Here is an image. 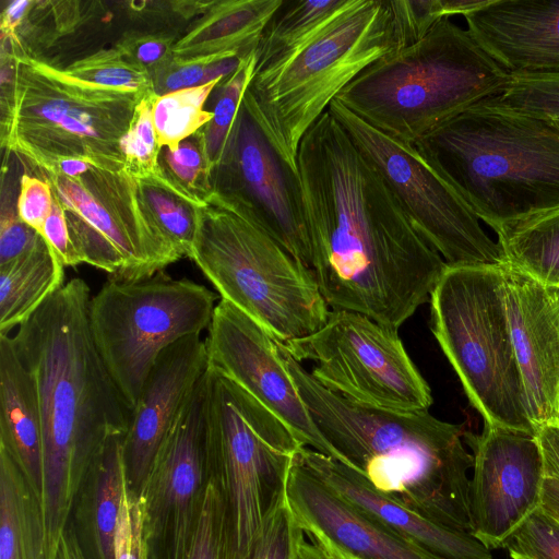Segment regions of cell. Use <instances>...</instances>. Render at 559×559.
<instances>
[{"mask_svg":"<svg viewBox=\"0 0 559 559\" xmlns=\"http://www.w3.org/2000/svg\"><path fill=\"white\" fill-rule=\"evenodd\" d=\"M297 166L311 271L326 305L397 330L448 264L329 108L301 139Z\"/></svg>","mask_w":559,"mask_h":559,"instance_id":"6da1fadb","label":"cell"},{"mask_svg":"<svg viewBox=\"0 0 559 559\" xmlns=\"http://www.w3.org/2000/svg\"><path fill=\"white\" fill-rule=\"evenodd\" d=\"M91 299L87 283L74 277L11 336L40 412L46 559L56 557L81 481L106 442L124 436L130 423L131 409L92 336Z\"/></svg>","mask_w":559,"mask_h":559,"instance_id":"7a4b0ae2","label":"cell"},{"mask_svg":"<svg viewBox=\"0 0 559 559\" xmlns=\"http://www.w3.org/2000/svg\"><path fill=\"white\" fill-rule=\"evenodd\" d=\"M312 421L341 461L381 493L440 525L472 533L469 471L463 425L426 411L357 404L324 388L278 343Z\"/></svg>","mask_w":559,"mask_h":559,"instance_id":"3957f363","label":"cell"},{"mask_svg":"<svg viewBox=\"0 0 559 559\" xmlns=\"http://www.w3.org/2000/svg\"><path fill=\"white\" fill-rule=\"evenodd\" d=\"M415 147L495 231L559 206V121L492 97L455 115Z\"/></svg>","mask_w":559,"mask_h":559,"instance_id":"277c9868","label":"cell"},{"mask_svg":"<svg viewBox=\"0 0 559 559\" xmlns=\"http://www.w3.org/2000/svg\"><path fill=\"white\" fill-rule=\"evenodd\" d=\"M511 75L450 17L366 68L336 96L356 117L415 144L464 109L500 95Z\"/></svg>","mask_w":559,"mask_h":559,"instance_id":"5b68a950","label":"cell"},{"mask_svg":"<svg viewBox=\"0 0 559 559\" xmlns=\"http://www.w3.org/2000/svg\"><path fill=\"white\" fill-rule=\"evenodd\" d=\"M225 299L285 343L319 330L330 308L312 271L214 188L198 206L189 257Z\"/></svg>","mask_w":559,"mask_h":559,"instance_id":"8992f818","label":"cell"},{"mask_svg":"<svg viewBox=\"0 0 559 559\" xmlns=\"http://www.w3.org/2000/svg\"><path fill=\"white\" fill-rule=\"evenodd\" d=\"M401 48L392 1L356 0L286 60L254 72L242 102L298 170V148L309 128L366 68Z\"/></svg>","mask_w":559,"mask_h":559,"instance_id":"52a82bcc","label":"cell"},{"mask_svg":"<svg viewBox=\"0 0 559 559\" xmlns=\"http://www.w3.org/2000/svg\"><path fill=\"white\" fill-rule=\"evenodd\" d=\"M10 109L1 116V146L43 173L80 159L124 170L121 141L143 95L83 82L39 58L15 56Z\"/></svg>","mask_w":559,"mask_h":559,"instance_id":"ba28073f","label":"cell"},{"mask_svg":"<svg viewBox=\"0 0 559 559\" xmlns=\"http://www.w3.org/2000/svg\"><path fill=\"white\" fill-rule=\"evenodd\" d=\"M500 264L447 265L429 298L431 331L484 424L535 433L511 341Z\"/></svg>","mask_w":559,"mask_h":559,"instance_id":"9c48e42d","label":"cell"},{"mask_svg":"<svg viewBox=\"0 0 559 559\" xmlns=\"http://www.w3.org/2000/svg\"><path fill=\"white\" fill-rule=\"evenodd\" d=\"M207 469L225 493L231 559H243L285 497L296 453L292 429L218 369L207 368Z\"/></svg>","mask_w":559,"mask_h":559,"instance_id":"30bf717a","label":"cell"},{"mask_svg":"<svg viewBox=\"0 0 559 559\" xmlns=\"http://www.w3.org/2000/svg\"><path fill=\"white\" fill-rule=\"evenodd\" d=\"M217 298L206 286L164 271L138 281L109 278L92 297L95 346L131 411L162 352L209 329Z\"/></svg>","mask_w":559,"mask_h":559,"instance_id":"8fae6325","label":"cell"},{"mask_svg":"<svg viewBox=\"0 0 559 559\" xmlns=\"http://www.w3.org/2000/svg\"><path fill=\"white\" fill-rule=\"evenodd\" d=\"M284 346L297 361L313 362L310 373L324 388L357 404L415 412L433 402L397 330L362 313L330 310L319 330Z\"/></svg>","mask_w":559,"mask_h":559,"instance_id":"7c38bea8","label":"cell"},{"mask_svg":"<svg viewBox=\"0 0 559 559\" xmlns=\"http://www.w3.org/2000/svg\"><path fill=\"white\" fill-rule=\"evenodd\" d=\"M44 178L66 212L79 264L100 269L110 278L138 281L181 259L151 224L138 182L124 170L91 166L75 178Z\"/></svg>","mask_w":559,"mask_h":559,"instance_id":"4fadbf2b","label":"cell"},{"mask_svg":"<svg viewBox=\"0 0 559 559\" xmlns=\"http://www.w3.org/2000/svg\"><path fill=\"white\" fill-rule=\"evenodd\" d=\"M329 110L374 164L418 234L448 265L504 261L499 243L415 145L374 129L336 99Z\"/></svg>","mask_w":559,"mask_h":559,"instance_id":"5bb4252c","label":"cell"},{"mask_svg":"<svg viewBox=\"0 0 559 559\" xmlns=\"http://www.w3.org/2000/svg\"><path fill=\"white\" fill-rule=\"evenodd\" d=\"M207 394L206 370L163 441L140 492L148 559H188L209 474Z\"/></svg>","mask_w":559,"mask_h":559,"instance_id":"9a60e30c","label":"cell"},{"mask_svg":"<svg viewBox=\"0 0 559 559\" xmlns=\"http://www.w3.org/2000/svg\"><path fill=\"white\" fill-rule=\"evenodd\" d=\"M214 188L228 194L252 222L311 270L299 171L281 156L243 102L214 173Z\"/></svg>","mask_w":559,"mask_h":559,"instance_id":"2e32d148","label":"cell"},{"mask_svg":"<svg viewBox=\"0 0 559 559\" xmlns=\"http://www.w3.org/2000/svg\"><path fill=\"white\" fill-rule=\"evenodd\" d=\"M473 450L469 484L472 534L488 549L502 547L542 500L544 466L535 433L484 424L465 431Z\"/></svg>","mask_w":559,"mask_h":559,"instance_id":"e0dca14e","label":"cell"},{"mask_svg":"<svg viewBox=\"0 0 559 559\" xmlns=\"http://www.w3.org/2000/svg\"><path fill=\"white\" fill-rule=\"evenodd\" d=\"M278 343L267 329L229 301L221 299L215 306L205 338L209 365L281 418L305 447L341 461L312 421Z\"/></svg>","mask_w":559,"mask_h":559,"instance_id":"ac0fdd59","label":"cell"},{"mask_svg":"<svg viewBox=\"0 0 559 559\" xmlns=\"http://www.w3.org/2000/svg\"><path fill=\"white\" fill-rule=\"evenodd\" d=\"M285 497L298 526L331 558L442 559L344 499L296 455L288 473Z\"/></svg>","mask_w":559,"mask_h":559,"instance_id":"d6986e66","label":"cell"},{"mask_svg":"<svg viewBox=\"0 0 559 559\" xmlns=\"http://www.w3.org/2000/svg\"><path fill=\"white\" fill-rule=\"evenodd\" d=\"M500 271L526 412L536 430L559 423V328L546 287L504 261Z\"/></svg>","mask_w":559,"mask_h":559,"instance_id":"ffe728a7","label":"cell"},{"mask_svg":"<svg viewBox=\"0 0 559 559\" xmlns=\"http://www.w3.org/2000/svg\"><path fill=\"white\" fill-rule=\"evenodd\" d=\"M207 367L205 341L195 335L167 347L152 368L122 440L128 484L138 495L163 441Z\"/></svg>","mask_w":559,"mask_h":559,"instance_id":"44dd1931","label":"cell"},{"mask_svg":"<svg viewBox=\"0 0 559 559\" xmlns=\"http://www.w3.org/2000/svg\"><path fill=\"white\" fill-rule=\"evenodd\" d=\"M464 17L511 76L559 75V0H488Z\"/></svg>","mask_w":559,"mask_h":559,"instance_id":"7402d4cb","label":"cell"},{"mask_svg":"<svg viewBox=\"0 0 559 559\" xmlns=\"http://www.w3.org/2000/svg\"><path fill=\"white\" fill-rule=\"evenodd\" d=\"M296 457L344 499L384 526L442 559H492L472 533L440 525L378 491L355 468L302 447Z\"/></svg>","mask_w":559,"mask_h":559,"instance_id":"603a6c76","label":"cell"},{"mask_svg":"<svg viewBox=\"0 0 559 559\" xmlns=\"http://www.w3.org/2000/svg\"><path fill=\"white\" fill-rule=\"evenodd\" d=\"M0 445L14 459L41 501L43 429L34 380L10 335L0 334Z\"/></svg>","mask_w":559,"mask_h":559,"instance_id":"cb8c5ba5","label":"cell"},{"mask_svg":"<svg viewBox=\"0 0 559 559\" xmlns=\"http://www.w3.org/2000/svg\"><path fill=\"white\" fill-rule=\"evenodd\" d=\"M283 0H215L177 39L173 56L193 59L217 55L247 56Z\"/></svg>","mask_w":559,"mask_h":559,"instance_id":"d4e9b609","label":"cell"},{"mask_svg":"<svg viewBox=\"0 0 559 559\" xmlns=\"http://www.w3.org/2000/svg\"><path fill=\"white\" fill-rule=\"evenodd\" d=\"M0 559H46L41 501L0 445Z\"/></svg>","mask_w":559,"mask_h":559,"instance_id":"484cf974","label":"cell"},{"mask_svg":"<svg viewBox=\"0 0 559 559\" xmlns=\"http://www.w3.org/2000/svg\"><path fill=\"white\" fill-rule=\"evenodd\" d=\"M64 266L45 238L28 252L0 265V334L26 321L64 283Z\"/></svg>","mask_w":559,"mask_h":559,"instance_id":"4316f807","label":"cell"},{"mask_svg":"<svg viewBox=\"0 0 559 559\" xmlns=\"http://www.w3.org/2000/svg\"><path fill=\"white\" fill-rule=\"evenodd\" d=\"M355 1H283L259 40L254 72L271 69L286 60L350 9Z\"/></svg>","mask_w":559,"mask_h":559,"instance_id":"83f0119b","label":"cell"},{"mask_svg":"<svg viewBox=\"0 0 559 559\" xmlns=\"http://www.w3.org/2000/svg\"><path fill=\"white\" fill-rule=\"evenodd\" d=\"M495 233L504 262L546 288L559 286V206L504 224Z\"/></svg>","mask_w":559,"mask_h":559,"instance_id":"f1b7e54d","label":"cell"},{"mask_svg":"<svg viewBox=\"0 0 559 559\" xmlns=\"http://www.w3.org/2000/svg\"><path fill=\"white\" fill-rule=\"evenodd\" d=\"M136 182L141 204L151 224L180 258H189L197 233L199 205L174 188L160 170Z\"/></svg>","mask_w":559,"mask_h":559,"instance_id":"f546056e","label":"cell"},{"mask_svg":"<svg viewBox=\"0 0 559 559\" xmlns=\"http://www.w3.org/2000/svg\"><path fill=\"white\" fill-rule=\"evenodd\" d=\"M122 440L123 436L111 437L91 471L94 485L93 525L99 559H115V530L128 485Z\"/></svg>","mask_w":559,"mask_h":559,"instance_id":"4dcf8cb0","label":"cell"},{"mask_svg":"<svg viewBox=\"0 0 559 559\" xmlns=\"http://www.w3.org/2000/svg\"><path fill=\"white\" fill-rule=\"evenodd\" d=\"M97 4L75 0H32L15 38L5 39L10 41L15 56L36 58L35 50L52 46L88 22Z\"/></svg>","mask_w":559,"mask_h":559,"instance_id":"1f68e13d","label":"cell"},{"mask_svg":"<svg viewBox=\"0 0 559 559\" xmlns=\"http://www.w3.org/2000/svg\"><path fill=\"white\" fill-rule=\"evenodd\" d=\"M221 82L213 81L155 97L152 114L160 148H176L211 121L213 115L204 109V105Z\"/></svg>","mask_w":559,"mask_h":559,"instance_id":"d6a6232c","label":"cell"},{"mask_svg":"<svg viewBox=\"0 0 559 559\" xmlns=\"http://www.w3.org/2000/svg\"><path fill=\"white\" fill-rule=\"evenodd\" d=\"M158 164L165 179L198 205L214 191V170L206 154L203 128L174 150L162 147Z\"/></svg>","mask_w":559,"mask_h":559,"instance_id":"836d02e7","label":"cell"},{"mask_svg":"<svg viewBox=\"0 0 559 559\" xmlns=\"http://www.w3.org/2000/svg\"><path fill=\"white\" fill-rule=\"evenodd\" d=\"M255 50L245 56L237 70L214 90L213 117L203 128L206 154L214 173L222 163L243 96L254 75Z\"/></svg>","mask_w":559,"mask_h":559,"instance_id":"e575fe53","label":"cell"},{"mask_svg":"<svg viewBox=\"0 0 559 559\" xmlns=\"http://www.w3.org/2000/svg\"><path fill=\"white\" fill-rule=\"evenodd\" d=\"M63 71L100 87L144 95L152 90L148 71L127 59L115 46L73 61Z\"/></svg>","mask_w":559,"mask_h":559,"instance_id":"d590c367","label":"cell"},{"mask_svg":"<svg viewBox=\"0 0 559 559\" xmlns=\"http://www.w3.org/2000/svg\"><path fill=\"white\" fill-rule=\"evenodd\" d=\"M242 58L217 55L193 59H178L173 55L150 70L152 90L156 96L223 81L240 66Z\"/></svg>","mask_w":559,"mask_h":559,"instance_id":"8d00e7d4","label":"cell"},{"mask_svg":"<svg viewBox=\"0 0 559 559\" xmlns=\"http://www.w3.org/2000/svg\"><path fill=\"white\" fill-rule=\"evenodd\" d=\"M188 559H231L228 509L223 486L207 474Z\"/></svg>","mask_w":559,"mask_h":559,"instance_id":"74e56055","label":"cell"},{"mask_svg":"<svg viewBox=\"0 0 559 559\" xmlns=\"http://www.w3.org/2000/svg\"><path fill=\"white\" fill-rule=\"evenodd\" d=\"M153 91L139 100L128 133L121 141L124 171L135 180L159 171L160 147L153 122Z\"/></svg>","mask_w":559,"mask_h":559,"instance_id":"f35d334b","label":"cell"},{"mask_svg":"<svg viewBox=\"0 0 559 559\" xmlns=\"http://www.w3.org/2000/svg\"><path fill=\"white\" fill-rule=\"evenodd\" d=\"M502 547L512 559H559V519L539 506Z\"/></svg>","mask_w":559,"mask_h":559,"instance_id":"ab89813d","label":"cell"},{"mask_svg":"<svg viewBox=\"0 0 559 559\" xmlns=\"http://www.w3.org/2000/svg\"><path fill=\"white\" fill-rule=\"evenodd\" d=\"M499 104L559 121V75L511 76Z\"/></svg>","mask_w":559,"mask_h":559,"instance_id":"60d3db41","label":"cell"},{"mask_svg":"<svg viewBox=\"0 0 559 559\" xmlns=\"http://www.w3.org/2000/svg\"><path fill=\"white\" fill-rule=\"evenodd\" d=\"M302 533L284 497L265 518L243 559H295Z\"/></svg>","mask_w":559,"mask_h":559,"instance_id":"b9f144b4","label":"cell"},{"mask_svg":"<svg viewBox=\"0 0 559 559\" xmlns=\"http://www.w3.org/2000/svg\"><path fill=\"white\" fill-rule=\"evenodd\" d=\"M115 559H148L140 495L124 488L114 536Z\"/></svg>","mask_w":559,"mask_h":559,"instance_id":"7bdbcfd3","label":"cell"},{"mask_svg":"<svg viewBox=\"0 0 559 559\" xmlns=\"http://www.w3.org/2000/svg\"><path fill=\"white\" fill-rule=\"evenodd\" d=\"M177 39L166 32L130 29L119 37L115 47L127 59L150 71L173 55Z\"/></svg>","mask_w":559,"mask_h":559,"instance_id":"ee69618b","label":"cell"},{"mask_svg":"<svg viewBox=\"0 0 559 559\" xmlns=\"http://www.w3.org/2000/svg\"><path fill=\"white\" fill-rule=\"evenodd\" d=\"M52 204V189L45 178L41 179L27 174L22 175L16 212L25 224L41 235Z\"/></svg>","mask_w":559,"mask_h":559,"instance_id":"f6af8a7d","label":"cell"},{"mask_svg":"<svg viewBox=\"0 0 559 559\" xmlns=\"http://www.w3.org/2000/svg\"><path fill=\"white\" fill-rule=\"evenodd\" d=\"M215 0L128 1L124 9L132 17L147 21L189 20L203 15Z\"/></svg>","mask_w":559,"mask_h":559,"instance_id":"bcb514c9","label":"cell"},{"mask_svg":"<svg viewBox=\"0 0 559 559\" xmlns=\"http://www.w3.org/2000/svg\"><path fill=\"white\" fill-rule=\"evenodd\" d=\"M43 235L25 224L16 210L2 207L0 218V265L7 264L36 247Z\"/></svg>","mask_w":559,"mask_h":559,"instance_id":"7dc6e473","label":"cell"},{"mask_svg":"<svg viewBox=\"0 0 559 559\" xmlns=\"http://www.w3.org/2000/svg\"><path fill=\"white\" fill-rule=\"evenodd\" d=\"M41 235L64 267L79 264L71 243L66 212L55 197L52 209L45 222Z\"/></svg>","mask_w":559,"mask_h":559,"instance_id":"c3c4849f","label":"cell"},{"mask_svg":"<svg viewBox=\"0 0 559 559\" xmlns=\"http://www.w3.org/2000/svg\"><path fill=\"white\" fill-rule=\"evenodd\" d=\"M544 466V476L559 480V423L547 424L535 430Z\"/></svg>","mask_w":559,"mask_h":559,"instance_id":"681fc988","label":"cell"},{"mask_svg":"<svg viewBox=\"0 0 559 559\" xmlns=\"http://www.w3.org/2000/svg\"><path fill=\"white\" fill-rule=\"evenodd\" d=\"M32 0H13L7 3L1 13V37L13 40L23 23Z\"/></svg>","mask_w":559,"mask_h":559,"instance_id":"f907efd6","label":"cell"},{"mask_svg":"<svg viewBox=\"0 0 559 559\" xmlns=\"http://www.w3.org/2000/svg\"><path fill=\"white\" fill-rule=\"evenodd\" d=\"M55 559H86L72 527H67L61 535Z\"/></svg>","mask_w":559,"mask_h":559,"instance_id":"816d5d0a","label":"cell"},{"mask_svg":"<svg viewBox=\"0 0 559 559\" xmlns=\"http://www.w3.org/2000/svg\"><path fill=\"white\" fill-rule=\"evenodd\" d=\"M488 0H439L441 17H450L455 14H466L484 7Z\"/></svg>","mask_w":559,"mask_h":559,"instance_id":"f5cc1de1","label":"cell"},{"mask_svg":"<svg viewBox=\"0 0 559 559\" xmlns=\"http://www.w3.org/2000/svg\"><path fill=\"white\" fill-rule=\"evenodd\" d=\"M540 507L559 519V480L544 477Z\"/></svg>","mask_w":559,"mask_h":559,"instance_id":"db71d44e","label":"cell"},{"mask_svg":"<svg viewBox=\"0 0 559 559\" xmlns=\"http://www.w3.org/2000/svg\"><path fill=\"white\" fill-rule=\"evenodd\" d=\"M295 559H331L325 551L312 540L306 538L305 532L299 536Z\"/></svg>","mask_w":559,"mask_h":559,"instance_id":"11a10c76","label":"cell"},{"mask_svg":"<svg viewBox=\"0 0 559 559\" xmlns=\"http://www.w3.org/2000/svg\"><path fill=\"white\" fill-rule=\"evenodd\" d=\"M547 294L549 297V301L559 328V286L558 287H548Z\"/></svg>","mask_w":559,"mask_h":559,"instance_id":"9f6ffc18","label":"cell"},{"mask_svg":"<svg viewBox=\"0 0 559 559\" xmlns=\"http://www.w3.org/2000/svg\"><path fill=\"white\" fill-rule=\"evenodd\" d=\"M331 558V557H330ZM331 559H343V558H331Z\"/></svg>","mask_w":559,"mask_h":559,"instance_id":"6f0895ef","label":"cell"}]
</instances>
